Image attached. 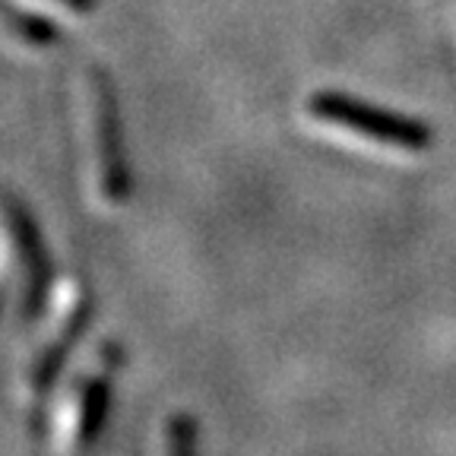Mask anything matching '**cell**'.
Here are the masks:
<instances>
[{
	"instance_id": "6da1fadb",
	"label": "cell",
	"mask_w": 456,
	"mask_h": 456,
	"mask_svg": "<svg viewBox=\"0 0 456 456\" xmlns=\"http://www.w3.org/2000/svg\"><path fill=\"white\" fill-rule=\"evenodd\" d=\"M118 368L121 349L111 339H102L73 355L45 406L48 447L54 456H79L99 437Z\"/></svg>"
},
{
	"instance_id": "7a4b0ae2",
	"label": "cell",
	"mask_w": 456,
	"mask_h": 456,
	"mask_svg": "<svg viewBox=\"0 0 456 456\" xmlns=\"http://www.w3.org/2000/svg\"><path fill=\"white\" fill-rule=\"evenodd\" d=\"M86 317H89V298L77 279H61L54 289H48L45 305L32 311L36 327L28 330L26 352L16 370L20 403L28 415H45L57 380L79 352L77 346Z\"/></svg>"
},
{
	"instance_id": "3957f363",
	"label": "cell",
	"mask_w": 456,
	"mask_h": 456,
	"mask_svg": "<svg viewBox=\"0 0 456 456\" xmlns=\"http://www.w3.org/2000/svg\"><path fill=\"white\" fill-rule=\"evenodd\" d=\"M307 114H311L317 124H323V127L358 136V140L384 146V150L421 152L435 142V134L421 121L384 111V108L364 105L362 99H352V95H342V93L311 95Z\"/></svg>"
},
{
	"instance_id": "277c9868",
	"label": "cell",
	"mask_w": 456,
	"mask_h": 456,
	"mask_svg": "<svg viewBox=\"0 0 456 456\" xmlns=\"http://www.w3.org/2000/svg\"><path fill=\"white\" fill-rule=\"evenodd\" d=\"M93 152H95V184L108 207H118L130 193L127 165L121 156V134H118V111L114 95L102 73H93Z\"/></svg>"
},
{
	"instance_id": "5b68a950",
	"label": "cell",
	"mask_w": 456,
	"mask_h": 456,
	"mask_svg": "<svg viewBox=\"0 0 456 456\" xmlns=\"http://www.w3.org/2000/svg\"><path fill=\"white\" fill-rule=\"evenodd\" d=\"M0 32L16 38V42L28 45V48H45V45L57 42V32L45 20L16 13V10H7V7H0Z\"/></svg>"
},
{
	"instance_id": "8992f818",
	"label": "cell",
	"mask_w": 456,
	"mask_h": 456,
	"mask_svg": "<svg viewBox=\"0 0 456 456\" xmlns=\"http://www.w3.org/2000/svg\"><path fill=\"white\" fill-rule=\"evenodd\" d=\"M159 456H197V421L191 415H171L162 428Z\"/></svg>"
}]
</instances>
